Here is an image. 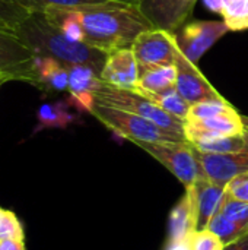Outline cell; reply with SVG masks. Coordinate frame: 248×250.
<instances>
[{"label": "cell", "instance_id": "38", "mask_svg": "<svg viewBox=\"0 0 248 250\" xmlns=\"http://www.w3.org/2000/svg\"><path fill=\"white\" fill-rule=\"evenodd\" d=\"M244 139H246V145L248 148V129H244Z\"/></svg>", "mask_w": 248, "mask_h": 250}, {"label": "cell", "instance_id": "7", "mask_svg": "<svg viewBox=\"0 0 248 250\" xmlns=\"http://www.w3.org/2000/svg\"><path fill=\"white\" fill-rule=\"evenodd\" d=\"M35 54L16 34L0 29V75L7 81L31 83L37 88Z\"/></svg>", "mask_w": 248, "mask_h": 250}, {"label": "cell", "instance_id": "14", "mask_svg": "<svg viewBox=\"0 0 248 250\" xmlns=\"http://www.w3.org/2000/svg\"><path fill=\"white\" fill-rule=\"evenodd\" d=\"M243 117L237 110L205 119L184 123V136L189 144L213 136H237L244 135Z\"/></svg>", "mask_w": 248, "mask_h": 250}, {"label": "cell", "instance_id": "22", "mask_svg": "<svg viewBox=\"0 0 248 250\" xmlns=\"http://www.w3.org/2000/svg\"><path fill=\"white\" fill-rule=\"evenodd\" d=\"M32 15L23 0H0V29L16 34Z\"/></svg>", "mask_w": 248, "mask_h": 250}, {"label": "cell", "instance_id": "27", "mask_svg": "<svg viewBox=\"0 0 248 250\" xmlns=\"http://www.w3.org/2000/svg\"><path fill=\"white\" fill-rule=\"evenodd\" d=\"M227 217H229L234 223H237L248 234V204L231 198L228 193L225 195L222 205L219 208Z\"/></svg>", "mask_w": 248, "mask_h": 250}, {"label": "cell", "instance_id": "20", "mask_svg": "<svg viewBox=\"0 0 248 250\" xmlns=\"http://www.w3.org/2000/svg\"><path fill=\"white\" fill-rule=\"evenodd\" d=\"M134 91L140 92L142 95H145L146 98L153 101L158 107H161L167 113L186 122V119L189 116L190 104L181 97L177 86L161 91V92H149V91H143V89H134Z\"/></svg>", "mask_w": 248, "mask_h": 250}, {"label": "cell", "instance_id": "21", "mask_svg": "<svg viewBox=\"0 0 248 250\" xmlns=\"http://www.w3.org/2000/svg\"><path fill=\"white\" fill-rule=\"evenodd\" d=\"M190 145L194 149L206 154H229V152H240L247 148L244 135L205 138V139L194 141Z\"/></svg>", "mask_w": 248, "mask_h": 250}, {"label": "cell", "instance_id": "12", "mask_svg": "<svg viewBox=\"0 0 248 250\" xmlns=\"http://www.w3.org/2000/svg\"><path fill=\"white\" fill-rule=\"evenodd\" d=\"M67 101L79 113H89L96 100V92L102 85L101 75L86 64H70Z\"/></svg>", "mask_w": 248, "mask_h": 250}, {"label": "cell", "instance_id": "10", "mask_svg": "<svg viewBox=\"0 0 248 250\" xmlns=\"http://www.w3.org/2000/svg\"><path fill=\"white\" fill-rule=\"evenodd\" d=\"M175 70H177V82L175 86L181 97L191 105L205 100L221 98L222 95L218 89L206 79V76L199 70L197 64L191 63L181 51L177 50L175 56Z\"/></svg>", "mask_w": 248, "mask_h": 250}, {"label": "cell", "instance_id": "33", "mask_svg": "<svg viewBox=\"0 0 248 250\" xmlns=\"http://www.w3.org/2000/svg\"><path fill=\"white\" fill-rule=\"evenodd\" d=\"M225 1L227 0H205V3L208 4V7L212 9L216 13H221L222 12V9L225 6Z\"/></svg>", "mask_w": 248, "mask_h": 250}, {"label": "cell", "instance_id": "9", "mask_svg": "<svg viewBox=\"0 0 248 250\" xmlns=\"http://www.w3.org/2000/svg\"><path fill=\"white\" fill-rule=\"evenodd\" d=\"M197 0H140L139 9L153 28L175 32L191 16Z\"/></svg>", "mask_w": 248, "mask_h": 250}, {"label": "cell", "instance_id": "3", "mask_svg": "<svg viewBox=\"0 0 248 250\" xmlns=\"http://www.w3.org/2000/svg\"><path fill=\"white\" fill-rule=\"evenodd\" d=\"M91 114L117 136L133 142H187L186 138L164 130L155 123L121 108L95 103Z\"/></svg>", "mask_w": 248, "mask_h": 250}, {"label": "cell", "instance_id": "39", "mask_svg": "<svg viewBox=\"0 0 248 250\" xmlns=\"http://www.w3.org/2000/svg\"><path fill=\"white\" fill-rule=\"evenodd\" d=\"M0 250H1V242H0Z\"/></svg>", "mask_w": 248, "mask_h": 250}, {"label": "cell", "instance_id": "28", "mask_svg": "<svg viewBox=\"0 0 248 250\" xmlns=\"http://www.w3.org/2000/svg\"><path fill=\"white\" fill-rule=\"evenodd\" d=\"M25 6L32 12H42L48 6L60 7H77V6H91V4H104L110 3L108 0H23Z\"/></svg>", "mask_w": 248, "mask_h": 250}, {"label": "cell", "instance_id": "24", "mask_svg": "<svg viewBox=\"0 0 248 250\" xmlns=\"http://www.w3.org/2000/svg\"><path fill=\"white\" fill-rule=\"evenodd\" d=\"M232 110H235V108L224 97L213 98V100H205V101L190 105L189 116H187L186 122H197V120L210 119V117H215V116H219V114H224V113H228Z\"/></svg>", "mask_w": 248, "mask_h": 250}, {"label": "cell", "instance_id": "30", "mask_svg": "<svg viewBox=\"0 0 248 250\" xmlns=\"http://www.w3.org/2000/svg\"><path fill=\"white\" fill-rule=\"evenodd\" d=\"M225 190L231 198L248 204V171L237 176L235 179H232L227 185Z\"/></svg>", "mask_w": 248, "mask_h": 250}, {"label": "cell", "instance_id": "32", "mask_svg": "<svg viewBox=\"0 0 248 250\" xmlns=\"http://www.w3.org/2000/svg\"><path fill=\"white\" fill-rule=\"evenodd\" d=\"M224 250H248V234L246 237L237 240L235 243H231V245L225 246Z\"/></svg>", "mask_w": 248, "mask_h": 250}, {"label": "cell", "instance_id": "35", "mask_svg": "<svg viewBox=\"0 0 248 250\" xmlns=\"http://www.w3.org/2000/svg\"><path fill=\"white\" fill-rule=\"evenodd\" d=\"M108 1H117V3H123V4L137 6V7H139V3H140V0H108Z\"/></svg>", "mask_w": 248, "mask_h": 250}, {"label": "cell", "instance_id": "34", "mask_svg": "<svg viewBox=\"0 0 248 250\" xmlns=\"http://www.w3.org/2000/svg\"><path fill=\"white\" fill-rule=\"evenodd\" d=\"M167 250H191V248H190V243H189V239H187V240H183V242H178V243L168 245Z\"/></svg>", "mask_w": 248, "mask_h": 250}, {"label": "cell", "instance_id": "17", "mask_svg": "<svg viewBox=\"0 0 248 250\" xmlns=\"http://www.w3.org/2000/svg\"><path fill=\"white\" fill-rule=\"evenodd\" d=\"M35 75L37 88L44 94H58L69 88V67L67 64L53 59L35 54Z\"/></svg>", "mask_w": 248, "mask_h": 250}, {"label": "cell", "instance_id": "18", "mask_svg": "<svg viewBox=\"0 0 248 250\" xmlns=\"http://www.w3.org/2000/svg\"><path fill=\"white\" fill-rule=\"evenodd\" d=\"M67 100H58L54 103H44L37 110V126L32 135L47 129H67L69 126L79 123V113H73Z\"/></svg>", "mask_w": 248, "mask_h": 250}, {"label": "cell", "instance_id": "8", "mask_svg": "<svg viewBox=\"0 0 248 250\" xmlns=\"http://www.w3.org/2000/svg\"><path fill=\"white\" fill-rule=\"evenodd\" d=\"M229 28L227 23L218 21H193L174 32L180 51L194 64L202 56L212 48Z\"/></svg>", "mask_w": 248, "mask_h": 250}, {"label": "cell", "instance_id": "15", "mask_svg": "<svg viewBox=\"0 0 248 250\" xmlns=\"http://www.w3.org/2000/svg\"><path fill=\"white\" fill-rule=\"evenodd\" d=\"M196 230H199L197 211L191 192L186 189V193L177 201V204L170 212L168 245L187 240Z\"/></svg>", "mask_w": 248, "mask_h": 250}, {"label": "cell", "instance_id": "5", "mask_svg": "<svg viewBox=\"0 0 248 250\" xmlns=\"http://www.w3.org/2000/svg\"><path fill=\"white\" fill-rule=\"evenodd\" d=\"M162 164L184 188H189L205 177L196 158L194 148L189 142H133Z\"/></svg>", "mask_w": 248, "mask_h": 250}, {"label": "cell", "instance_id": "2", "mask_svg": "<svg viewBox=\"0 0 248 250\" xmlns=\"http://www.w3.org/2000/svg\"><path fill=\"white\" fill-rule=\"evenodd\" d=\"M16 35L37 56L53 57L67 66L86 64L99 75L107 60V53L85 42H75L64 37L42 12L32 13L19 28Z\"/></svg>", "mask_w": 248, "mask_h": 250}, {"label": "cell", "instance_id": "26", "mask_svg": "<svg viewBox=\"0 0 248 250\" xmlns=\"http://www.w3.org/2000/svg\"><path fill=\"white\" fill-rule=\"evenodd\" d=\"M4 240L25 242V230L13 211L0 207V242Z\"/></svg>", "mask_w": 248, "mask_h": 250}, {"label": "cell", "instance_id": "31", "mask_svg": "<svg viewBox=\"0 0 248 250\" xmlns=\"http://www.w3.org/2000/svg\"><path fill=\"white\" fill-rule=\"evenodd\" d=\"M1 250H26L22 240H4L1 242Z\"/></svg>", "mask_w": 248, "mask_h": 250}, {"label": "cell", "instance_id": "11", "mask_svg": "<svg viewBox=\"0 0 248 250\" xmlns=\"http://www.w3.org/2000/svg\"><path fill=\"white\" fill-rule=\"evenodd\" d=\"M194 154L205 177L224 188L237 176L248 171V148L229 154H206L194 149Z\"/></svg>", "mask_w": 248, "mask_h": 250}, {"label": "cell", "instance_id": "37", "mask_svg": "<svg viewBox=\"0 0 248 250\" xmlns=\"http://www.w3.org/2000/svg\"><path fill=\"white\" fill-rule=\"evenodd\" d=\"M4 82H9V81H7V78H4L3 75H0V86H1Z\"/></svg>", "mask_w": 248, "mask_h": 250}, {"label": "cell", "instance_id": "36", "mask_svg": "<svg viewBox=\"0 0 248 250\" xmlns=\"http://www.w3.org/2000/svg\"><path fill=\"white\" fill-rule=\"evenodd\" d=\"M243 117V123H244V127L248 129V116H241Z\"/></svg>", "mask_w": 248, "mask_h": 250}, {"label": "cell", "instance_id": "25", "mask_svg": "<svg viewBox=\"0 0 248 250\" xmlns=\"http://www.w3.org/2000/svg\"><path fill=\"white\" fill-rule=\"evenodd\" d=\"M221 16L229 31L248 29V0H227Z\"/></svg>", "mask_w": 248, "mask_h": 250}, {"label": "cell", "instance_id": "6", "mask_svg": "<svg viewBox=\"0 0 248 250\" xmlns=\"http://www.w3.org/2000/svg\"><path fill=\"white\" fill-rule=\"evenodd\" d=\"M130 48L133 50L139 70H145L156 66L174 64L178 45L174 32L151 28L140 32Z\"/></svg>", "mask_w": 248, "mask_h": 250}, {"label": "cell", "instance_id": "1", "mask_svg": "<svg viewBox=\"0 0 248 250\" xmlns=\"http://www.w3.org/2000/svg\"><path fill=\"white\" fill-rule=\"evenodd\" d=\"M76 9L83 29V42L107 54L132 47L140 32L153 28L140 9L132 4L110 1Z\"/></svg>", "mask_w": 248, "mask_h": 250}, {"label": "cell", "instance_id": "23", "mask_svg": "<svg viewBox=\"0 0 248 250\" xmlns=\"http://www.w3.org/2000/svg\"><path fill=\"white\" fill-rule=\"evenodd\" d=\"M206 229H209L212 233H215L222 240V243L225 246L235 243L237 240L247 236V233L237 223H234L229 217H227L222 211H218L212 217V220L209 221Z\"/></svg>", "mask_w": 248, "mask_h": 250}, {"label": "cell", "instance_id": "16", "mask_svg": "<svg viewBox=\"0 0 248 250\" xmlns=\"http://www.w3.org/2000/svg\"><path fill=\"white\" fill-rule=\"evenodd\" d=\"M186 189H189L193 195L197 211V226L199 230H203L208 227L212 217L219 211L227 190L224 186L215 185L206 177L200 179L199 182Z\"/></svg>", "mask_w": 248, "mask_h": 250}, {"label": "cell", "instance_id": "4", "mask_svg": "<svg viewBox=\"0 0 248 250\" xmlns=\"http://www.w3.org/2000/svg\"><path fill=\"white\" fill-rule=\"evenodd\" d=\"M95 103L105 104L110 107L121 108L130 113H134L156 126L162 127L167 132H171L177 136H184V120L174 117L172 114L167 113L161 107H158L153 101L142 95L134 89H120L102 82L101 88L96 92Z\"/></svg>", "mask_w": 248, "mask_h": 250}, {"label": "cell", "instance_id": "19", "mask_svg": "<svg viewBox=\"0 0 248 250\" xmlns=\"http://www.w3.org/2000/svg\"><path fill=\"white\" fill-rule=\"evenodd\" d=\"M175 82H177V70L174 64L156 66V67L139 70V81L136 89L161 92L174 88Z\"/></svg>", "mask_w": 248, "mask_h": 250}, {"label": "cell", "instance_id": "29", "mask_svg": "<svg viewBox=\"0 0 248 250\" xmlns=\"http://www.w3.org/2000/svg\"><path fill=\"white\" fill-rule=\"evenodd\" d=\"M189 243L191 250H224L225 245L222 243V240L212 233L209 229H203V230H196L190 237H189Z\"/></svg>", "mask_w": 248, "mask_h": 250}, {"label": "cell", "instance_id": "13", "mask_svg": "<svg viewBox=\"0 0 248 250\" xmlns=\"http://www.w3.org/2000/svg\"><path fill=\"white\" fill-rule=\"evenodd\" d=\"M101 79L120 89H136L139 67L133 50L130 47H124L108 53L101 70Z\"/></svg>", "mask_w": 248, "mask_h": 250}]
</instances>
